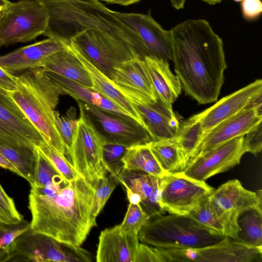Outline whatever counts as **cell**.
Listing matches in <instances>:
<instances>
[{"instance_id": "1", "label": "cell", "mask_w": 262, "mask_h": 262, "mask_svg": "<svg viewBox=\"0 0 262 262\" xmlns=\"http://www.w3.org/2000/svg\"><path fill=\"white\" fill-rule=\"evenodd\" d=\"M174 70L186 95L205 104L220 95L227 68L223 42L204 19H189L170 30Z\"/></svg>"}, {"instance_id": "2", "label": "cell", "mask_w": 262, "mask_h": 262, "mask_svg": "<svg viewBox=\"0 0 262 262\" xmlns=\"http://www.w3.org/2000/svg\"><path fill=\"white\" fill-rule=\"evenodd\" d=\"M30 186V228L59 242L80 246L97 225L92 214L94 186L81 176L57 188Z\"/></svg>"}, {"instance_id": "3", "label": "cell", "mask_w": 262, "mask_h": 262, "mask_svg": "<svg viewBox=\"0 0 262 262\" xmlns=\"http://www.w3.org/2000/svg\"><path fill=\"white\" fill-rule=\"evenodd\" d=\"M49 20L42 35L69 44L80 33L97 29L128 44L143 59L149 56L140 36L121 21L116 12L97 0H39Z\"/></svg>"}, {"instance_id": "4", "label": "cell", "mask_w": 262, "mask_h": 262, "mask_svg": "<svg viewBox=\"0 0 262 262\" xmlns=\"http://www.w3.org/2000/svg\"><path fill=\"white\" fill-rule=\"evenodd\" d=\"M9 94L44 140L65 156L67 149L54 115L60 97L64 94L42 68L17 76L16 89Z\"/></svg>"}, {"instance_id": "5", "label": "cell", "mask_w": 262, "mask_h": 262, "mask_svg": "<svg viewBox=\"0 0 262 262\" xmlns=\"http://www.w3.org/2000/svg\"><path fill=\"white\" fill-rule=\"evenodd\" d=\"M226 237L189 214L170 213L149 220L138 234L142 243L162 249L201 248L219 243Z\"/></svg>"}, {"instance_id": "6", "label": "cell", "mask_w": 262, "mask_h": 262, "mask_svg": "<svg viewBox=\"0 0 262 262\" xmlns=\"http://www.w3.org/2000/svg\"><path fill=\"white\" fill-rule=\"evenodd\" d=\"M79 117L68 155L78 173L93 186L106 176L103 161L106 139L96 128L82 102L77 101Z\"/></svg>"}, {"instance_id": "7", "label": "cell", "mask_w": 262, "mask_h": 262, "mask_svg": "<svg viewBox=\"0 0 262 262\" xmlns=\"http://www.w3.org/2000/svg\"><path fill=\"white\" fill-rule=\"evenodd\" d=\"M7 261L91 262L93 255L80 246L59 242L31 228L8 246Z\"/></svg>"}, {"instance_id": "8", "label": "cell", "mask_w": 262, "mask_h": 262, "mask_svg": "<svg viewBox=\"0 0 262 262\" xmlns=\"http://www.w3.org/2000/svg\"><path fill=\"white\" fill-rule=\"evenodd\" d=\"M48 20L38 1H8L0 11V48L35 39L45 32Z\"/></svg>"}, {"instance_id": "9", "label": "cell", "mask_w": 262, "mask_h": 262, "mask_svg": "<svg viewBox=\"0 0 262 262\" xmlns=\"http://www.w3.org/2000/svg\"><path fill=\"white\" fill-rule=\"evenodd\" d=\"M68 45L108 78L114 67L132 59H142L126 42L97 29H88L80 33Z\"/></svg>"}, {"instance_id": "10", "label": "cell", "mask_w": 262, "mask_h": 262, "mask_svg": "<svg viewBox=\"0 0 262 262\" xmlns=\"http://www.w3.org/2000/svg\"><path fill=\"white\" fill-rule=\"evenodd\" d=\"M208 200L226 228L227 237L234 239L239 231L237 224L239 214L253 208L262 209L261 190H248L237 179L228 181L214 189Z\"/></svg>"}, {"instance_id": "11", "label": "cell", "mask_w": 262, "mask_h": 262, "mask_svg": "<svg viewBox=\"0 0 262 262\" xmlns=\"http://www.w3.org/2000/svg\"><path fill=\"white\" fill-rule=\"evenodd\" d=\"M160 249L166 262L262 261V249L248 246L227 236L219 243L201 248Z\"/></svg>"}, {"instance_id": "12", "label": "cell", "mask_w": 262, "mask_h": 262, "mask_svg": "<svg viewBox=\"0 0 262 262\" xmlns=\"http://www.w3.org/2000/svg\"><path fill=\"white\" fill-rule=\"evenodd\" d=\"M214 189L205 181L188 177L182 171L167 173L162 178L161 206L170 214L187 215Z\"/></svg>"}, {"instance_id": "13", "label": "cell", "mask_w": 262, "mask_h": 262, "mask_svg": "<svg viewBox=\"0 0 262 262\" xmlns=\"http://www.w3.org/2000/svg\"><path fill=\"white\" fill-rule=\"evenodd\" d=\"M44 139L9 94L0 90V145L38 146Z\"/></svg>"}, {"instance_id": "14", "label": "cell", "mask_w": 262, "mask_h": 262, "mask_svg": "<svg viewBox=\"0 0 262 262\" xmlns=\"http://www.w3.org/2000/svg\"><path fill=\"white\" fill-rule=\"evenodd\" d=\"M109 78L133 104H149L157 101L144 59H132L114 67Z\"/></svg>"}, {"instance_id": "15", "label": "cell", "mask_w": 262, "mask_h": 262, "mask_svg": "<svg viewBox=\"0 0 262 262\" xmlns=\"http://www.w3.org/2000/svg\"><path fill=\"white\" fill-rule=\"evenodd\" d=\"M82 105L105 132L103 136L106 143L118 144L127 148L151 141L146 128L133 118L102 110L88 103L82 102Z\"/></svg>"}, {"instance_id": "16", "label": "cell", "mask_w": 262, "mask_h": 262, "mask_svg": "<svg viewBox=\"0 0 262 262\" xmlns=\"http://www.w3.org/2000/svg\"><path fill=\"white\" fill-rule=\"evenodd\" d=\"M244 137L231 139L190 160L182 171L186 176L198 181L226 171L238 165L246 152L243 145Z\"/></svg>"}, {"instance_id": "17", "label": "cell", "mask_w": 262, "mask_h": 262, "mask_svg": "<svg viewBox=\"0 0 262 262\" xmlns=\"http://www.w3.org/2000/svg\"><path fill=\"white\" fill-rule=\"evenodd\" d=\"M119 19L141 38L149 56L172 60V50L170 31L164 29L150 13L116 12Z\"/></svg>"}, {"instance_id": "18", "label": "cell", "mask_w": 262, "mask_h": 262, "mask_svg": "<svg viewBox=\"0 0 262 262\" xmlns=\"http://www.w3.org/2000/svg\"><path fill=\"white\" fill-rule=\"evenodd\" d=\"M261 120L262 115L254 108L244 109L223 120L204 136L194 157L202 156L231 139L245 136Z\"/></svg>"}, {"instance_id": "19", "label": "cell", "mask_w": 262, "mask_h": 262, "mask_svg": "<svg viewBox=\"0 0 262 262\" xmlns=\"http://www.w3.org/2000/svg\"><path fill=\"white\" fill-rule=\"evenodd\" d=\"M260 93H262V80L256 79L198 113L204 136L223 120L248 108L251 100Z\"/></svg>"}, {"instance_id": "20", "label": "cell", "mask_w": 262, "mask_h": 262, "mask_svg": "<svg viewBox=\"0 0 262 262\" xmlns=\"http://www.w3.org/2000/svg\"><path fill=\"white\" fill-rule=\"evenodd\" d=\"M67 45L57 39L48 38L0 56V66L12 74L41 68L45 59Z\"/></svg>"}, {"instance_id": "21", "label": "cell", "mask_w": 262, "mask_h": 262, "mask_svg": "<svg viewBox=\"0 0 262 262\" xmlns=\"http://www.w3.org/2000/svg\"><path fill=\"white\" fill-rule=\"evenodd\" d=\"M162 178L140 171L123 169L118 181L140 195V206L146 214L153 217L165 213L161 205Z\"/></svg>"}, {"instance_id": "22", "label": "cell", "mask_w": 262, "mask_h": 262, "mask_svg": "<svg viewBox=\"0 0 262 262\" xmlns=\"http://www.w3.org/2000/svg\"><path fill=\"white\" fill-rule=\"evenodd\" d=\"M138 234L122 232L120 225L101 231L97 262H134L139 244Z\"/></svg>"}, {"instance_id": "23", "label": "cell", "mask_w": 262, "mask_h": 262, "mask_svg": "<svg viewBox=\"0 0 262 262\" xmlns=\"http://www.w3.org/2000/svg\"><path fill=\"white\" fill-rule=\"evenodd\" d=\"M141 116L151 141L174 138L182 117L167 107L158 99L149 104H133Z\"/></svg>"}, {"instance_id": "24", "label": "cell", "mask_w": 262, "mask_h": 262, "mask_svg": "<svg viewBox=\"0 0 262 262\" xmlns=\"http://www.w3.org/2000/svg\"><path fill=\"white\" fill-rule=\"evenodd\" d=\"M144 60L158 99L172 110V104L182 91L178 77L171 71L168 61L151 56H146Z\"/></svg>"}, {"instance_id": "25", "label": "cell", "mask_w": 262, "mask_h": 262, "mask_svg": "<svg viewBox=\"0 0 262 262\" xmlns=\"http://www.w3.org/2000/svg\"><path fill=\"white\" fill-rule=\"evenodd\" d=\"M41 68L45 73L55 74L92 88L88 72L68 44L45 59Z\"/></svg>"}, {"instance_id": "26", "label": "cell", "mask_w": 262, "mask_h": 262, "mask_svg": "<svg viewBox=\"0 0 262 262\" xmlns=\"http://www.w3.org/2000/svg\"><path fill=\"white\" fill-rule=\"evenodd\" d=\"M71 49L88 72L92 82V88L127 111L133 118L145 128L141 116L134 105L117 90L110 79L84 56L71 48Z\"/></svg>"}, {"instance_id": "27", "label": "cell", "mask_w": 262, "mask_h": 262, "mask_svg": "<svg viewBox=\"0 0 262 262\" xmlns=\"http://www.w3.org/2000/svg\"><path fill=\"white\" fill-rule=\"evenodd\" d=\"M121 161L123 169L128 170L140 171L160 178L167 173L159 164L147 143L126 148Z\"/></svg>"}, {"instance_id": "28", "label": "cell", "mask_w": 262, "mask_h": 262, "mask_svg": "<svg viewBox=\"0 0 262 262\" xmlns=\"http://www.w3.org/2000/svg\"><path fill=\"white\" fill-rule=\"evenodd\" d=\"M204 137V133L198 114L185 121H182L175 138L186 166L196 156Z\"/></svg>"}, {"instance_id": "29", "label": "cell", "mask_w": 262, "mask_h": 262, "mask_svg": "<svg viewBox=\"0 0 262 262\" xmlns=\"http://www.w3.org/2000/svg\"><path fill=\"white\" fill-rule=\"evenodd\" d=\"M162 168L167 173L183 171L186 166L176 138L147 143Z\"/></svg>"}, {"instance_id": "30", "label": "cell", "mask_w": 262, "mask_h": 262, "mask_svg": "<svg viewBox=\"0 0 262 262\" xmlns=\"http://www.w3.org/2000/svg\"><path fill=\"white\" fill-rule=\"evenodd\" d=\"M237 224L239 231L234 240L262 249V209L253 208L244 211L238 216Z\"/></svg>"}, {"instance_id": "31", "label": "cell", "mask_w": 262, "mask_h": 262, "mask_svg": "<svg viewBox=\"0 0 262 262\" xmlns=\"http://www.w3.org/2000/svg\"><path fill=\"white\" fill-rule=\"evenodd\" d=\"M45 74L63 92L64 95H70L77 101H80L103 110L107 108L110 100L92 88L85 86L55 74L49 73H45Z\"/></svg>"}, {"instance_id": "32", "label": "cell", "mask_w": 262, "mask_h": 262, "mask_svg": "<svg viewBox=\"0 0 262 262\" xmlns=\"http://www.w3.org/2000/svg\"><path fill=\"white\" fill-rule=\"evenodd\" d=\"M34 182L36 186L57 188L68 184L61 174L36 146Z\"/></svg>"}, {"instance_id": "33", "label": "cell", "mask_w": 262, "mask_h": 262, "mask_svg": "<svg viewBox=\"0 0 262 262\" xmlns=\"http://www.w3.org/2000/svg\"><path fill=\"white\" fill-rule=\"evenodd\" d=\"M37 147L67 182H70L80 176L66 156L60 154L45 140Z\"/></svg>"}, {"instance_id": "34", "label": "cell", "mask_w": 262, "mask_h": 262, "mask_svg": "<svg viewBox=\"0 0 262 262\" xmlns=\"http://www.w3.org/2000/svg\"><path fill=\"white\" fill-rule=\"evenodd\" d=\"M119 183L115 177L109 174L100 179L95 184V193L92 210L94 219L96 220L97 216Z\"/></svg>"}, {"instance_id": "35", "label": "cell", "mask_w": 262, "mask_h": 262, "mask_svg": "<svg viewBox=\"0 0 262 262\" xmlns=\"http://www.w3.org/2000/svg\"><path fill=\"white\" fill-rule=\"evenodd\" d=\"M188 214L210 230L227 237L226 229L213 211L208 198Z\"/></svg>"}, {"instance_id": "36", "label": "cell", "mask_w": 262, "mask_h": 262, "mask_svg": "<svg viewBox=\"0 0 262 262\" xmlns=\"http://www.w3.org/2000/svg\"><path fill=\"white\" fill-rule=\"evenodd\" d=\"M55 119L58 131L64 143L68 154L77 128V112L75 107L71 106L64 115L55 112Z\"/></svg>"}, {"instance_id": "37", "label": "cell", "mask_w": 262, "mask_h": 262, "mask_svg": "<svg viewBox=\"0 0 262 262\" xmlns=\"http://www.w3.org/2000/svg\"><path fill=\"white\" fill-rule=\"evenodd\" d=\"M126 147L118 144L106 143L103 148V161L107 172L118 178L123 169L121 159ZM119 182V181H118Z\"/></svg>"}, {"instance_id": "38", "label": "cell", "mask_w": 262, "mask_h": 262, "mask_svg": "<svg viewBox=\"0 0 262 262\" xmlns=\"http://www.w3.org/2000/svg\"><path fill=\"white\" fill-rule=\"evenodd\" d=\"M150 219L139 204L129 203L124 219L120 225L121 230L125 233L138 234Z\"/></svg>"}, {"instance_id": "39", "label": "cell", "mask_w": 262, "mask_h": 262, "mask_svg": "<svg viewBox=\"0 0 262 262\" xmlns=\"http://www.w3.org/2000/svg\"><path fill=\"white\" fill-rule=\"evenodd\" d=\"M24 216L17 210L12 198L0 183V223L11 225L20 223Z\"/></svg>"}, {"instance_id": "40", "label": "cell", "mask_w": 262, "mask_h": 262, "mask_svg": "<svg viewBox=\"0 0 262 262\" xmlns=\"http://www.w3.org/2000/svg\"><path fill=\"white\" fill-rule=\"evenodd\" d=\"M30 228V222L23 220L16 224L0 223V248L8 247L19 235Z\"/></svg>"}, {"instance_id": "41", "label": "cell", "mask_w": 262, "mask_h": 262, "mask_svg": "<svg viewBox=\"0 0 262 262\" xmlns=\"http://www.w3.org/2000/svg\"><path fill=\"white\" fill-rule=\"evenodd\" d=\"M134 262H165V259L160 248L139 243Z\"/></svg>"}, {"instance_id": "42", "label": "cell", "mask_w": 262, "mask_h": 262, "mask_svg": "<svg viewBox=\"0 0 262 262\" xmlns=\"http://www.w3.org/2000/svg\"><path fill=\"white\" fill-rule=\"evenodd\" d=\"M245 136L243 145L246 152L256 156L262 149L261 122Z\"/></svg>"}, {"instance_id": "43", "label": "cell", "mask_w": 262, "mask_h": 262, "mask_svg": "<svg viewBox=\"0 0 262 262\" xmlns=\"http://www.w3.org/2000/svg\"><path fill=\"white\" fill-rule=\"evenodd\" d=\"M243 17L247 20H254L262 12V3L260 0H243L241 3Z\"/></svg>"}, {"instance_id": "44", "label": "cell", "mask_w": 262, "mask_h": 262, "mask_svg": "<svg viewBox=\"0 0 262 262\" xmlns=\"http://www.w3.org/2000/svg\"><path fill=\"white\" fill-rule=\"evenodd\" d=\"M17 76L7 71L0 66V90L11 92L16 89Z\"/></svg>"}, {"instance_id": "45", "label": "cell", "mask_w": 262, "mask_h": 262, "mask_svg": "<svg viewBox=\"0 0 262 262\" xmlns=\"http://www.w3.org/2000/svg\"><path fill=\"white\" fill-rule=\"evenodd\" d=\"M126 191L127 197L129 203L133 204H139L141 201V198L140 195L133 191L131 189L128 187H125Z\"/></svg>"}, {"instance_id": "46", "label": "cell", "mask_w": 262, "mask_h": 262, "mask_svg": "<svg viewBox=\"0 0 262 262\" xmlns=\"http://www.w3.org/2000/svg\"><path fill=\"white\" fill-rule=\"evenodd\" d=\"M103 1L109 4H118L122 6H128L134 4L141 0H97Z\"/></svg>"}, {"instance_id": "47", "label": "cell", "mask_w": 262, "mask_h": 262, "mask_svg": "<svg viewBox=\"0 0 262 262\" xmlns=\"http://www.w3.org/2000/svg\"><path fill=\"white\" fill-rule=\"evenodd\" d=\"M0 167L17 174V172L15 168L1 154H0Z\"/></svg>"}, {"instance_id": "48", "label": "cell", "mask_w": 262, "mask_h": 262, "mask_svg": "<svg viewBox=\"0 0 262 262\" xmlns=\"http://www.w3.org/2000/svg\"><path fill=\"white\" fill-rule=\"evenodd\" d=\"M172 6L177 10L184 8L186 0H170Z\"/></svg>"}, {"instance_id": "49", "label": "cell", "mask_w": 262, "mask_h": 262, "mask_svg": "<svg viewBox=\"0 0 262 262\" xmlns=\"http://www.w3.org/2000/svg\"><path fill=\"white\" fill-rule=\"evenodd\" d=\"M8 256V247L0 248V262L7 261Z\"/></svg>"}, {"instance_id": "50", "label": "cell", "mask_w": 262, "mask_h": 262, "mask_svg": "<svg viewBox=\"0 0 262 262\" xmlns=\"http://www.w3.org/2000/svg\"><path fill=\"white\" fill-rule=\"evenodd\" d=\"M209 5H213L220 3L222 0H201Z\"/></svg>"}, {"instance_id": "51", "label": "cell", "mask_w": 262, "mask_h": 262, "mask_svg": "<svg viewBox=\"0 0 262 262\" xmlns=\"http://www.w3.org/2000/svg\"><path fill=\"white\" fill-rule=\"evenodd\" d=\"M8 0H0V11L8 2Z\"/></svg>"}, {"instance_id": "52", "label": "cell", "mask_w": 262, "mask_h": 262, "mask_svg": "<svg viewBox=\"0 0 262 262\" xmlns=\"http://www.w3.org/2000/svg\"><path fill=\"white\" fill-rule=\"evenodd\" d=\"M235 2H242L243 0H234Z\"/></svg>"}, {"instance_id": "53", "label": "cell", "mask_w": 262, "mask_h": 262, "mask_svg": "<svg viewBox=\"0 0 262 262\" xmlns=\"http://www.w3.org/2000/svg\"><path fill=\"white\" fill-rule=\"evenodd\" d=\"M36 1H39V0H36Z\"/></svg>"}]
</instances>
